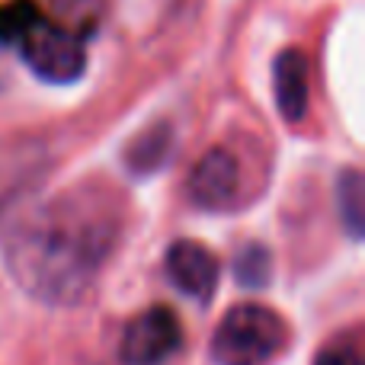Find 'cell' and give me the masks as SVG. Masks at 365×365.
I'll return each mask as SVG.
<instances>
[{"mask_svg": "<svg viewBox=\"0 0 365 365\" xmlns=\"http://www.w3.org/2000/svg\"><path fill=\"white\" fill-rule=\"evenodd\" d=\"M122 208L103 186L16 189L0 202V253L13 282L48 308L81 304L115 250Z\"/></svg>", "mask_w": 365, "mask_h": 365, "instance_id": "1", "label": "cell"}, {"mask_svg": "<svg viewBox=\"0 0 365 365\" xmlns=\"http://www.w3.org/2000/svg\"><path fill=\"white\" fill-rule=\"evenodd\" d=\"M289 346V327L272 308L237 304L221 317L212 336L215 365H269Z\"/></svg>", "mask_w": 365, "mask_h": 365, "instance_id": "2", "label": "cell"}, {"mask_svg": "<svg viewBox=\"0 0 365 365\" xmlns=\"http://www.w3.org/2000/svg\"><path fill=\"white\" fill-rule=\"evenodd\" d=\"M23 45V61L32 68V74L48 83H74L87 68V48L74 32L48 23H32L26 36L19 38Z\"/></svg>", "mask_w": 365, "mask_h": 365, "instance_id": "3", "label": "cell"}, {"mask_svg": "<svg viewBox=\"0 0 365 365\" xmlns=\"http://www.w3.org/2000/svg\"><path fill=\"white\" fill-rule=\"evenodd\" d=\"M182 343L180 321L170 308H151L128 324L119 346L122 365H164Z\"/></svg>", "mask_w": 365, "mask_h": 365, "instance_id": "4", "label": "cell"}, {"mask_svg": "<svg viewBox=\"0 0 365 365\" xmlns=\"http://www.w3.org/2000/svg\"><path fill=\"white\" fill-rule=\"evenodd\" d=\"M237 186H240V170L237 160L227 151L215 148L195 164L192 177H189V199L199 208L208 212H225L237 202Z\"/></svg>", "mask_w": 365, "mask_h": 365, "instance_id": "5", "label": "cell"}, {"mask_svg": "<svg viewBox=\"0 0 365 365\" xmlns=\"http://www.w3.org/2000/svg\"><path fill=\"white\" fill-rule=\"evenodd\" d=\"M167 276L182 295L208 302L218 285V259L208 247L195 244V240H177L167 250Z\"/></svg>", "mask_w": 365, "mask_h": 365, "instance_id": "6", "label": "cell"}, {"mask_svg": "<svg viewBox=\"0 0 365 365\" xmlns=\"http://www.w3.org/2000/svg\"><path fill=\"white\" fill-rule=\"evenodd\" d=\"M272 87L282 119L298 122L308 113V58L298 48H285L272 68Z\"/></svg>", "mask_w": 365, "mask_h": 365, "instance_id": "7", "label": "cell"}, {"mask_svg": "<svg viewBox=\"0 0 365 365\" xmlns=\"http://www.w3.org/2000/svg\"><path fill=\"white\" fill-rule=\"evenodd\" d=\"M170 148H173L170 128H167V125H154L151 132H145L138 141H132V148H128V154H125L128 170H135V173L158 170V167L167 160Z\"/></svg>", "mask_w": 365, "mask_h": 365, "instance_id": "8", "label": "cell"}, {"mask_svg": "<svg viewBox=\"0 0 365 365\" xmlns=\"http://www.w3.org/2000/svg\"><path fill=\"white\" fill-rule=\"evenodd\" d=\"M365 189L359 170H343L336 180V208H340V221L346 227L349 237H362V221H365Z\"/></svg>", "mask_w": 365, "mask_h": 365, "instance_id": "9", "label": "cell"}, {"mask_svg": "<svg viewBox=\"0 0 365 365\" xmlns=\"http://www.w3.org/2000/svg\"><path fill=\"white\" fill-rule=\"evenodd\" d=\"M234 272H237L240 285L247 289H263L272 276V259H269V250L259 244H250L237 253V263H234Z\"/></svg>", "mask_w": 365, "mask_h": 365, "instance_id": "10", "label": "cell"}, {"mask_svg": "<svg viewBox=\"0 0 365 365\" xmlns=\"http://www.w3.org/2000/svg\"><path fill=\"white\" fill-rule=\"evenodd\" d=\"M32 23H36V10L29 4L0 6V42H19Z\"/></svg>", "mask_w": 365, "mask_h": 365, "instance_id": "11", "label": "cell"}, {"mask_svg": "<svg viewBox=\"0 0 365 365\" xmlns=\"http://www.w3.org/2000/svg\"><path fill=\"white\" fill-rule=\"evenodd\" d=\"M314 365H362V359H359V349L343 343V346H327L314 359Z\"/></svg>", "mask_w": 365, "mask_h": 365, "instance_id": "12", "label": "cell"}]
</instances>
